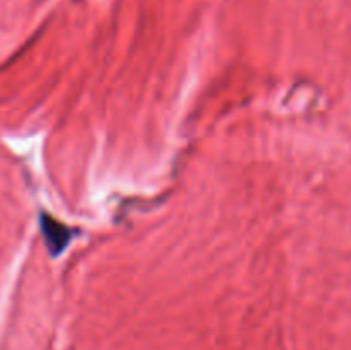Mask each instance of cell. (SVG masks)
<instances>
[{"label":"cell","instance_id":"cell-1","mask_svg":"<svg viewBox=\"0 0 351 350\" xmlns=\"http://www.w3.org/2000/svg\"><path fill=\"white\" fill-rule=\"evenodd\" d=\"M43 230L47 244L50 246L51 253H53L55 256L67 247L69 240H71V233H69V230L65 229L64 225H60V223H57L51 218H45Z\"/></svg>","mask_w":351,"mask_h":350}]
</instances>
